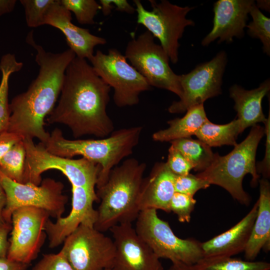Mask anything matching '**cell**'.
Listing matches in <instances>:
<instances>
[{"mask_svg": "<svg viewBox=\"0 0 270 270\" xmlns=\"http://www.w3.org/2000/svg\"><path fill=\"white\" fill-rule=\"evenodd\" d=\"M110 90L86 60L76 56L66 68L58 104L47 121L67 126L75 138L107 136L114 129L106 112Z\"/></svg>", "mask_w": 270, "mask_h": 270, "instance_id": "obj_1", "label": "cell"}, {"mask_svg": "<svg viewBox=\"0 0 270 270\" xmlns=\"http://www.w3.org/2000/svg\"><path fill=\"white\" fill-rule=\"evenodd\" d=\"M26 42L36 50L39 72L26 91L15 96L9 104L7 131L22 139L36 138L44 144L50 134L44 128V120L55 106L66 68L76 56L70 48L59 53L46 51L35 42L32 30L28 34Z\"/></svg>", "mask_w": 270, "mask_h": 270, "instance_id": "obj_2", "label": "cell"}, {"mask_svg": "<svg viewBox=\"0 0 270 270\" xmlns=\"http://www.w3.org/2000/svg\"><path fill=\"white\" fill-rule=\"evenodd\" d=\"M146 168L145 163L132 158L111 170L106 183L96 192L100 201L94 225L96 230L103 232L117 224L136 220Z\"/></svg>", "mask_w": 270, "mask_h": 270, "instance_id": "obj_3", "label": "cell"}, {"mask_svg": "<svg viewBox=\"0 0 270 270\" xmlns=\"http://www.w3.org/2000/svg\"><path fill=\"white\" fill-rule=\"evenodd\" d=\"M142 127L134 126L113 131L110 136L98 140L66 138L62 132L54 129L43 144L50 153L64 158L76 156L96 164L100 167L97 188L106 182L111 170L124 158L131 154L138 144Z\"/></svg>", "mask_w": 270, "mask_h": 270, "instance_id": "obj_4", "label": "cell"}, {"mask_svg": "<svg viewBox=\"0 0 270 270\" xmlns=\"http://www.w3.org/2000/svg\"><path fill=\"white\" fill-rule=\"evenodd\" d=\"M264 134V128L258 124L252 126L246 138L235 145L232 152L224 156L214 154L210 165L196 175L210 184L221 186L235 200L248 206L250 197L243 188L242 180L250 174L252 176V186L258 184L260 175L256 171V156L258 144Z\"/></svg>", "mask_w": 270, "mask_h": 270, "instance_id": "obj_5", "label": "cell"}, {"mask_svg": "<svg viewBox=\"0 0 270 270\" xmlns=\"http://www.w3.org/2000/svg\"><path fill=\"white\" fill-rule=\"evenodd\" d=\"M154 209L141 210L134 228L138 235L160 258L192 266L204 258L202 242L178 237Z\"/></svg>", "mask_w": 270, "mask_h": 270, "instance_id": "obj_6", "label": "cell"}, {"mask_svg": "<svg viewBox=\"0 0 270 270\" xmlns=\"http://www.w3.org/2000/svg\"><path fill=\"white\" fill-rule=\"evenodd\" d=\"M26 152L23 183L40 185L41 174L49 170L60 171L69 180L72 186L94 188L100 167L82 158L71 159L48 152L42 143L36 144L30 138L23 139Z\"/></svg>", "mask_w": 270, "mask_h": 270, "instance_id": "obj_7", "label": "cell"}, {"mask_svg": "<svg viewBox=\"0 0 270 270\" xmlns=\"http://www.w3.org/2000/svg\"><path fill=\"white\" fill-rule=\"evenodd\" d=\"M0 184L6 198L2 212L5 222L11 224L12 215L22 207H34L46 212L56 219L62 217L68 198L63 194L64 184L50 178L42 180L40 185L20 183L6 176L0 170Z\"/></svg>", "mask_w": 270, "mask_h": 270, "instance_id": "obj_8", "label": "cell"}, {"mask_svg": "<svg viewBox=\"0 0 270 270\" xmlns=\"http://www.w3.org/2000/svg\"><path fill=\"white\" fill-rule=\"evenodd\" d=\"M149 2L151 10H146L140 0H134L137 22L158 39L171 62L176 64L180 46L178 40L186 26L194 25L193 20L186 18L187 14L194 7L180 6L166 0L159 2L154 0Z\"/></svg>", "mask_w": 270, "mask_h": 270, "instance_id": "obj_9", "label": "cell"}, {"mask_svg": "<svg viewBox=\"0 0 270 270\" xmlns=\"http://www.w3.org/2000/svg\"><path fill=\"white\" fill-rule=\"evenodd\" d=\"M89 61L96 74L113 88L114 101L118 107L138 104L140 94L150 88L145 78L116 48L109 49L108 54L97 50Z\"/></svg>", "mask_w": 270, "mask_h": 270, "instance_id": "obj_10", "label": "cell"}, {"mask_svg": "<svg viewBox=\"0 0 270 270\" xmlns=\"http://www.w3.org/2000/svg\"><path fill=\"white\" fill-rule=\"evenodd\" d=\"M124 56L150 86L165 89L180 98L182 96L180 76L172 71L168 56L162 46L154 42V36L148 30L128 42Z\"/></svg>", "mask_w": 270, "mask_h": 270, "instance_id": "obj_11", "label": "cell"}, {"mask_svg": "<svg viewBox=\"0 0 270 270\" xmlns=\"http://www.w3.org/2000/svg\"><path fill=\"white\" fill-rule=\"evenodd\" d=\"M63 243L60 250L74 270L112 268L115 256L113 240L94 226L80 224Z\"/></svg>", "mask_w": 270, "mask_h": 270, "instance_id": "obj_12", "label": "cell"}, {"mask_svg": "<svg viewBox=\"0 0 270 270\" xmlns=\"http://www.w3.org/2000/svg\"><path fill=\"white\" fill-rule=\"evenodd\" d=\"M226 63L227 56L222 50L210 60L197 66L190 72L179 75L182 96L180 100L172 104L168 111L172 114L182 113L220 94Z\"/></svg>", "mask_w": 270, "mask_h": 270, "instance_id": "obj_13", "label": "cell"}, {"mask_svg": "<svg viewBox=\"0 0 270 270\" xmlns=\"http://www.w3.org/2000/svg\"><path fill=\"white\" fill-rule=\"evenodd\" d=\"M50 216L45 210L22 207L12 215L10 238L6 258L29 264L38 256L46 238L45 224Z\"/></svg>", "mask_w": 270, "mask_h": 270, "instance_id": "obj_14", "label": "cell"}, {"mask_svg": "<svg viewBox=\"0 0 270 270\" xmlns=\"http://www.w3.org/2000/svg\"><path fill=\"white\" fill-rule=\"evenodd\" d=\"M110 230L115 247L113 270H164L160 258L132 223L117 224Z\"/></svg>", "mask_w": 270, "mask_h": 270, "instance_id": "obj_15", "label": "cell"}, {"mask_svg": "<svg viewBox=\"0 0 270 270\" xmlns=\"http://www.w3.org/2000/svg\"><path fill=\"white\" fill-rule=\"evenodd\" d=\"M72 209L65 217L52 222L49 218L44 231L49 241V247L55 248L63 243L65 238L80 224L94 225L97 212L93 204L98 200L95 189L85 187H72Z\"/></svg>", "mask_w": 270, "mask_h": 270, "instance_id": "obj_16", "label": "cell"}, {"mask_svg": "<svg viewBox=\"0 0 270 270\" xmlns=\"http://www.w3.org/2000/svg\"><path fill=\"white\" fill-rule=\"evenodd\" d=\"M255 4L252 0H219L214 4V18L211 31L202 42L206 46L218 38V42L230 43L233 38H242L248 14Z\"/></svg>", "mask_w": 270, "mask_h": 270, "instance_id": "obj_17", "label": "cell"}, {"mask_svg": "<svg viewBox=\"0 0 270 270\" xmlns=\"http://www.w3.org/2000/svg\"><path fill=\"white\" fill-rule=\"evenodd\" d=\"M71 12L65 8L60 0H54L44 18V25L51 26L64 34L70 49L76 57L90 60L98 45L106 43L105 38L91 34L88 29L76 26L72 22Z\"/></svg>", "mask_w": 270, "mask_h": 270, "instance_id": "obj_18", "label": "cell"}, {"mask_svg": "<svg viewBox=\"0 0 270 270\" xmlns=\"http://www.w3.org/2000/svg\"><path fill=\"white\" fill-rule=\"evenodd\" d=\"M258 201L240 221L228 230L202 243L204 258L232 257L244 252L256 216Z\"/></svg>", "mask_w": 270, "mask_h": 270, "instance_id": "obj_19", "label": "cell"}, {"mask_svg": "<svg viewBox=\"0 0 270 270\" xmlns=\"http://www.w3.org/2000/svg\"><path fill=\"white\" fill-rule=\"evenodd\" d=\"M176 176L166 162L156 163L141 186L138 198L140 212L154 209L170 212V202L176 192Z\"/></svg>", "mask_w": 270, "mask_h": 270, "instance_id": "obj_20", "label": "cell"}, {"mask_svg": "<svg viewBox=\"0 0 270 270\" xmlns=\"http://www.w3.org/2000/svg\"><path fill=\"white\" fill-rule=\"evenodd\" d=\"M270 90V79L262 82L254 89L246 90L234 84L230 89V96L234 102V108L237 112L238 120L242 132L247 128L253 126L258 122H266L262 109L263 98Z\"/></svg>", "mask_w": 270, "mask_h": 270, "instance_id": "obj_21", "label": "cell"}, {"mask_svg": "<svg viewBox=\"0 0 270 270\" xmlns=\"http://www.w3.org/2000/svg\"><path fill=\"white\" fill-rule=\"evenodd\" d=\"M260 182V196L256 216L244 250L246 260H254L261 250H270V184L262 178Z\"/></svg>", "mask_w": 270, "mask_h": 270, "instance_id": "obj_22", "label": "cell"}, {"mask_svg": "<svg viewBox=\"0 0 270 270\" xmlns=\"http://www.w3.org/2000/svg\"><path fill=\"white\" fill-rule=\"evenodd\" d=\"M208 118L204 104L195 106L186 110L181 118H176L168 122L169 126L160 130L152 134V139L156 142H170L195 135Z\"/></svg>", "mask_w": 270, "mask_h": 270, "instance_id": "obj_23", "label": "cell"}, {"mask_svg": "<svg viewBox=\"0 0 270 270\" xmlns=\"http://www.w3.org/2000/svg\"><path fill=\"white\" fill-rule=\"evenodd\" d=\"M241 132L240 124L237 118L225 124H214L208 120L195 136L198 140L212 148L223 145L234 146L237 144L238 136Z\"/></svg>", "mask_w": 270, "mask_h": 270, "instance_id": "obj_24", "label": "cell"}, {"mask_svg": "<svg viewBox=\"0 0 270 270\" xmlns=\"http://www.w3.org/2000/svg\"><path fill=\"white\" fill-rule=\"evenodd\" d=\"M170 142L188 160L195 171L199 172L204 171L214 160V154L211 148L199 140L188 138Z\"/></svg>", "mask_w": 270, "mask_h": 270, "instance_id": "obj_25", "label": "cell"}, {"mask_svg": "<svg viewBox=\"0 0 270 270\" xmlns=\"http://www.w3.org/2000/svg\"><path fill=\"white\" fill-rule=\"evenodd\" d=\"M23 64L16 60L15 55L4 54L0 61L2 79L0 82V134L8 130L10 112L8 101V80L10 76L20 71Z\"/></svg>", "mask_w": 270, "mask_h": 270, "instance_id": "obj_26", "label": "cell"}, {"mask_svg": "<svg viewBox=\"0 0 270 270\" xmlns=\"http://www.w3.org/2000/svg\"><path fill=\"white\" fill-rule=\"evenodd\" d=\"M191 267L194 270H270V264L232 257L203 258Z\"/></svg>", "mask_w": 270, "mask_h": 270, "instance_id": "obj_27", "label": "cell"}, {"mask_svg": "<svg viewBox=\"0 0 270 270\" xmlns=\"http://www.w3.org/2000/svg\"><path fill=\"white\" fill-rule=\"evenodd\" d=\"M26 152L23 139L16 142L0 161V170L6 176L23 183Z\"/></svg>", "mask_w": 270, "mask_h": 270, "instance_id": "obj_28", "label": "cell"}, {"mask_svg": "<svg viewBox=\"0 0 270 270\" xmlns=\"http://www.w3.org/2000/svg\"><path fill=\"white\" fill-rule=\"evenodd\" d=\"M252 21L246 25L248 34L252 38H258L262 44V49L270 55V18L264 16L254 4L250 14Z\"/></svg>", "mask_w": 270, "mask_h": 270, "instance_id": "obj_29", "label": "cell"}, {"mask_svg": "<svg viewBox=\"0 0 270 270\" xmlns=\"http://www.w3.org/2000/svg\"><path fill=\"white\" fill-rule=\"evenodd\" d=\"M60 4L72 12L78 22L82 24H92L100 4L94 0H60Z\"/></svg>", "mask_w": 270, "mask_h": 270, "instance_id": "obj_30", "label": "cell"}, {"mask_svg": "<svg viewBox=\"0 0 270 270\" xmlns=\"http://www.w3.org/2000/svg\"><path fill=\"white\" fill-rule=\"evenodd\" d=\"M27 26L36 28L44 25V18L54 0H20Z\"/></svg>", "mask_w": 270, "mask_h": 270, "instance_id": "obj_31", "label": "cell"}, {"mask_svg": "<svg viewBox=\"0 0 270 270\" xmlns=\"http://www.w3.org/2000/svg\"><path fill=\"white\" fill-rule=\"evenodd\" d=\"M196 200L193 196L175 192L170 202V211L175 214L181 222H188Z\"/></svg>", "mask_w": 270, "mask_h": 270, "instance_id": "obj_32", "label": "cell"}, {"mask_svg": "<svg viewBox=\"0 0 270 270\" xmlns=\"http://www.w3.org/2000/svg\"><path fill=\"white\" fill-rule=\"evenodd\" d=\"M210 184L196 175L188 174L176 176L174 180L175 192L193 196L199 190L206 189Z\"/></svg>", "mask_w": 270, "mask_h": 270, "instance_id": "obj_33", "label": "cell"}, {"mask_svg": "<svg viewBox=\"0 0 270 270\" xmlns=\"http://www.w3.org/2000/svg\"><path fill=\"white\" fill-rule=\"evenodd\" d=\"M32 270H74L62 250L44 254Z\"/></svg>", "mask_w": 270, "mask_h": 270, "instance_id": "obj_34", "label": "cell"}, {"mask_svg": "<svg viewBox=\"0 0 270 270\" xmlns=\"http://www.w3.org/2000/svg\"><path fill=\"white\" fill-rule=\"evenodd\" d=\"M166 164L176 176L188 174L193 169L190 164L172 144L168 149V160Z\"/></svg>", "mask_w": 270, "mask_h": 270, "instance_id": "obj_35", "label": "cell"}, {"mask_svg": "<svg viewBox=\"0 0 270 270\" xmlns=\"http://www.w3.org/2000/svg\"><path fill=\"white\" fill-rule=\"evenodd\" d=\"M264 124V134L266 136V150L263 160L256 164V168L258 174L268 179L270 176V114Z\"/></svg>", "mask_w": 270, "mask_h": 270, "instance_id": "obj_36", "label": "cell"}, {"mask_svg": "<svg viewBox=\"0 0 270 270\" xmlns=\"http://www.w3.org/2000/svg\"><path fill=\"white\" fill-rule=\"evenodd\" d=\"M22 138L18 135L4 131L0 134V161L8 152Z\"/></svg>", "mask_w": 270, "mask_h": 270, "instance_id": "obj_37", "label": "cell"}, {"mask_svg": "<svg viewBox=\"0 0 270 270\" xmlns=\"http://www.w3.org/2000/svg\"><path fill=\"white\" fill-rule=\"evenodd\" d=\"M12 230V224L6 223L0 226V257L6 258L9 246L8 235Z\"/></svg>", "mask_w": 270, "mask_h": 270, "instance_id": "obj_38", "label": "cell"}, {"mask_svg": "<svg viewBox=\"0 0 270 270\" xmlns=\"http://www.w3.org/2000/svg\"><path fill=\"white\" fill-rule=\"evenodd\" d=\"M28 264L0 257V270H26Z\"/></svg>", "mask_w": 270, "mask_h": 270, "instance_id": "obj_39", "label": "cell"}, {"mask_svg": "<svg viewBox=\"0 0 270 270\" xmlns=\"http://www.w3.org/2000/svg\"><path fill=\"white\" fill-rule=\"evenodd\" d=\"M112 2L116 10L129 14H132L136 12L135 8L126 0H112Z\"/></svg>", "mask_w": 270, "mask_h": 270, "instance_id": "obj_40", "label": "cell"}, {"mask_svg": "<svg viewBox=\"0 0 270 270\" xmlns=\"http://www.w3.org/2000/svg\"><path fill=\"white\" fill-rule=\"evenodd\" d=\"M16 0H0V16L12 12L14 8Z\"/></svg>", "mask_w": 270, "mask_h": 270, "instance_id": "obj_41", "label": "cell"}, {"mask_svg": "<svg viewBox=\"0 0 270 270\" xmlns=\"http://www.w3.org/2000/svg\"><path fill=\"white\" fill-rule=\"evenodd\" d=\"M99 2L101 6V10L104 16L108 15L114 8L112 0H100Z\"/></svg>", "mask_w": 270, "mask_h": 270, "instance_id": "obj_42", "label": "cell"}, {"mask_svg": "<svg viewBox=\"0 0 270 270\" xmlns=\"http://www.w3.org/2000/svg\"><path fill=\"white\" fill-rule=\"evenodd\" d=\"M6 203V198L4 190L0 184V226L6 223L5 222L3 216L2 212Z\"/></svg>", "mask_w": 270, "mask_h": 270, "instance_id": "obj_43", "label": "cell"}, {"mask_svg": "<svg viewBox=\"0 0 270 270\" xmlns=\"http://www.w3.org/2000/svg\"><path fill=\"white\" fill-rule=\"evenodd\" d=\"M168 270H194L191 266L180 262H173Z\"/></svg>", "mask_w": 270, "mask_h": 270, "instance_id": "obj_44", "label": "cell"}, {"mask_svg": "<svg viewBox=\"0 0 270 270\" xmlns=\"http://www.w3.org/2000/svg\"><path fill=\"white\" fill-rule=\"evenodd\" d=\"M256 4V6L258 9L270 12V0H257Z\"/></svg>", "mask_w": 270, "mask_h": 270, "instance_id": "obj_45", "label": "cell"}, {"mask_svg": "<svg viewBox=\"0 0 270 270\" xmlns=\"http://www.w3.org/2000/svg\"><path fill=\"white\" fill-rule=\"evenodd\" d=\"M104 270H113L112 268H106Z\"/></svg>", "mask_w": 270, "mask_h": 270, "instance_id": "obj_46", "label": "cell"}]
</instances>
